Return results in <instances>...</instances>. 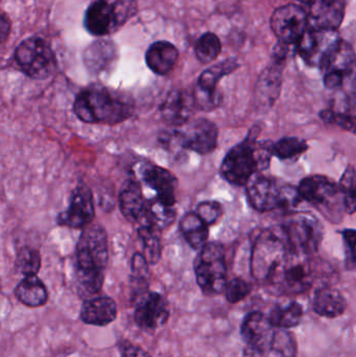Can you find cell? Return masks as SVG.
I'll return each mask as SVG.
<instances>
[{
  "label": "cell",
  "mask_w": 356,
  "mask_h": 357,
  "mask_svg": "<svg viewBox=\"0 0 356 357\" xmlns=\"http://www.w3.org/2000/svg\"><path fill=\"white\" fill-rule=\"evenodd\" d=\"M196 282L205 296H217L225 291L227 266L225 250L217 243H207L194 261Z\"/></svg>",
  "instance_id": "9c48e42d"
},
{
  "label": "cell",
  "mask_w": 356,
  "mask_h": 357,
  "mask_svg": "<svg viewBox=\"0 0 356 357\" xmlns=\"http://www.w3.org/2000/svg\"><path fill=\"white\" fill-rule=\"evenodd\" d=\"M286 62L272 59L271 64L263 71L256 84V98L259 106L270 108L281 91L282 73Z\"/></svg>",
  "instance_id": "603a6c76"
},
{
  "label": "cell",
  "mask_w": 356,
  "mask_h": 357,
  "mask_svg": "<svg viewBox=\"0 0 356 357\" xmlns=\"http://www.w3.org/2000/svg\"><path fill=\"white\" fill-rule=\"evenodd\" d=\"M281 234L291 253L311 256L319 250L323 239V225L314 214L297 212L286 216Z\"/></svg>",
  "instance_id": "52a82bcc"
},
{
  "label": "cell",
  "mask_w": 356,
  "mask_h": 357,
  "mask_svg": "<svg viewBox=\"0 0 356 357\" xmlns=\"http://www.w3.org/2000/svg\"><path fill=\"white\" fill-rule=\"evenodd\" d=\"M10 31H12V21L8 15L2 10L1 16H0V37H1L2 45L10 37Z\"/></svg>",
  "instance_id": "ee69618b"
},
{
  "label": "cell",
  "mask_w": 356,
  "mask_h": 357,
  "mask_svg": "<svg viewBox=\"0 0 356 357\" xmlns=\"http://www.w3.org/2000/svg\"><path fill=\"white\" fill-rule=\"evenodd\" d=\"M298 190L302 201L307 202L319 209L330 208L339 202V199L342 201L339 184L324 176H309L303 178L299 184Z\"/></svg>",
  "instance_id": "ffe728a7"
},
{
  "label": "cell",
  "mask_w": 356,
  "mask_h": 357,
  "mask_svg": "<svg viewBox=\"0 0 356 357\" xmlns=\"http://www.w3.org/2000/svg\"><path fill=\"white\" fill-rule=\"evenodd\" d=\"M194 108H196L194 92L186 90H173L169 92L160 107L163 121L173 127H182L189 121Z\"/></svg>",
  "instance_id": "7402d4cb"
},
{
  "label": "cell",
  "mask_w": 356,
  "mask_h": 357,
  "mask_svg": "<svg viewBox=\"0 0 356 357\" xmlns=\"http://www.w3.org/2000/svg\"><path fill=\"white\" fill-rule=\"evenodd\" d=\"M272 351L279 354L281 357H297L298 344H297L296 337L288 329H276Z\"/></svg>",
  "instance_id": "f35d334b"
},
{
  "label": "cell",
  "mask_w": 356,
  "mask_h": 357,
  "mask_svg": "<svg viewBox=\"0 0 356 357\" xmlns=\"http://www.w3.org/2000/svg\"><path fill=\"white\" fill-rule=\"evenodd\" d=\"M307 142L299 137H284L272 144L273 156L284 161L296 160L307 152Z\"/></svg>",
  "instance_id": "d590c367"
},
{
  "label": "cell",
  "mask_w": 356,
  "mask_h": 357,
  "mask_svg": "<svg viewBox=\"0 0 356 357\" xmlns=\"http://www.w3.org/2000/svg\"><path fill=\"white\" fill-rule=\"evenodd\" d=\"M18 68L33 79H46L56 73L58 62L49 42L42 37L31 36L23 40L14 52Z\"/></svg>",
  "instance_id": "ba28073f"
},
{
  "label": "cell",
  "mask_w": 356,
  "mask_h": 357,
  "mask_svg": "<svg viewBox=\"0 0 356 357\" xmlns=\"http://www.w3.org/2000/svg\"><path fill=\"white\" fill-rule=\"evenodd\" d=\"M171 317L167 299L155 291H148L135 302L134 321L140 329L156 331L164 326Z\"/></svg>",
  "instance_id": "ac0fdd59"
},
{
  "label": "cell",
  "mask_w": 356,
  "mask_h": 357,
  "mask_svg": "<svg viewBox=\"0 0 356 357\" xmlns=\"http://www.w3.org/2000/svg\"><path fill=\"white\" fill-rule=\"evenodd\" d=\"M341 195H342L343 208L347 213L356 212V169L348 167L343 174L340 183Z\"/></svg>",
  "instance_id": "74e56055"
},
{
  "label": "cell",
  "mask_w": 356,
  "mask_h": 357,
  "mask_svg": "<svg viewBox=\"0 0 356 357\" xmlns=\"http://www.w3.org/2000/svg\"><path fill=\"white\" fill-rule=\"evenodd\" d=\"M139 176L148 186L156 191L158 197L175 205L178 180L171 172L152 163H144L140 167Z\"/></svg>",
  "instance_id": "d4e9b609"
},
{
  "label": "cell",
  "mask_w": 356,
  "mask_h": 357,
  "mask_svg": "<svg viewBox=\"0 0 356 357\" xmlns=\"http://www.w3.org/2000/svg\"><path fill=\"white\" fill-rule=\"evenodd\" d=\"M14 294L18 301L27 307H42L48 301L47 289L37 276L24 277L15 287Z\"/></svg>",
  "instance_id": "f546056e"
},
{
  "label": "cell",
  "mask_w": 356,
  "mask_h": 357,
  "mask_svg": "<svg viewBox=\"0 0 356 357\" xmlns=\"http://www.w3.org/2000/svg\"><path fill=\"white\" fill-rule=\"evenodd\" d=\"M148 260L144 254H134L131 266V285L133 301H137L141 296L148 291L150 270Z\"/></svg>",
  "instance_id": "d6a6232c"
},
{
  "label": "cell",
  "mask_w": 356,
  "mask_h": 357,
  "mask_svg": "<svg viewBox=\"0 0 356 357\" xmlns=\"http://www.w3.org/2000/svg\"><path fill=\"white\" fill-rule=\"evenodd\" d=\"M176 216L175 205L157 197L146 202L140 226H152L161 231L171 227L175 222Z\"/></svg>",
  "instance_id": "f1b7e54d"
},
{
  "label": "cell",
  "mask_w": 356,
  "mask_h": 357,
  "mask_svg": "<svg viewBox=\"0 0 356 357\" xmlns=\"http://www.w3.org/2000/svg\"><path fill=\"white\" fill-rule=\"evenodd\" d=\"M309 17V27L339 31L345 14L346 0H293Z\"/></svg>",
  "instance_id": "e0dca14e"
},
{
  "label": "cell",
  "mask_w": 356,
  "mask_h": 357,
  "mask_svg": "<svg viewBox=\"0 0 356 357\" xmlns=\"http://www.w3.org/2000/svg\"><path fill=\"white\" fill-rule=\"evenodd\" d=\"M323 73L324 85L328 89H339L355 75L356 54L353 45L342 40L320 68Z\"/></svg>",
  "instance_id": "2e32d148"
},
{
  "label": "cell",
  "mask_w": 356,
  "mask_h": 357,
  "mask_svg": "<svg viewBox=\"0 0 356 357\" xmlns=\"http://www.w3.org/2000/svg\"><path fill=\"white\" fill-rule=\"evenodd\" d=\"M208 227L196 212H188L180 222V230L184 238L196 250H202L207 245Z\"/></svg>",
  "instance_id": "4dcf8cb0"
},
{
  "label": "cell",
  "mask_w": 356,
  "mask_h": 357,
  "mask_svg": "<svg viewBox=\"0 0 356 357\" xmlns=\"http://www.w3.org/2000/svg\"><path fill=\"white\" fill-rule=\"evenodd\" d=\"M73 111L84 123L113 126L133 115L134 102L125 94L93 84L77 94Z\"/></svg>",
  "instance_id": "7a4b0ae2"
},
{
  "label": "cell",
  "mask_w": 356,
  "mask_h": 357,
  "mask_svg": "<svg viewBox=\"0 0 356 357\" xmlns=\"http://www.w3.org/2000/svg\"><path fill=\"white\" fill-rule=\"evenodd\" d=\"M276 329L263 312H249L240 325V335L246 344L242 356L265 357L272 352Z\"/></svg>",
  "instance_id": "8fae6325"
},
{
  "label": "cell",
  "mask_w": 356,
  "mask_h": 357,
  "mask_svg": "<svg viewBox=\"0 0 356 357\" xmlns=\"http://www.w3.org/2000/svg\"><path fill=\"white\" fill-rule=\"evenodd\" d=\"M342 40L336 29L309 27L296 44V52L307 66L320 69Z\"/></svg>",
  "instance_id": "4fadbf2b"
},
{
  "label": "cell",
  "mask_w": 356,
  "mask_h": 357,
  "mask_svg": "<svg viewBox=\"0 0 356 357\" xmlns=\"http://www.w3.org/2000/svg\"><path fill=\"white\" fill-rule=\"evenodd\" d=\"M196 212L208 226H211L221 218L223 214V208L217 202H203L199 204Z\"/></svg>",
  "instance_id": "b9f144b4"
},
{
  "label": "cell",
  "mask_w": 356,
  "mask_h": 357,
  "mask_svg": "<svg viewBox=\"0 0 356 357\" xmlns=\"http://www.w3.org/2000/svg\"><path fill=\"white\" fill-rule=\"evenodd\" d=\"M240 66L238 59L229 58L203 71L194 91L196 108L204 111L217 109L222 102V94L217 90L219 81L238 70Z\"/></svg>",
  "instance_id": "7c38bea8"
},
{
  "label": "cell",
  "mask_w": 356,
  "mask_h": 357,
  "mask_svg": "<svg viewBox=\"0 0 356 357\" xmlns=\"http://www.w3.org/2000/svg\"><path fill=\"white\" fill-rule=\"evenodd\" d=\"M138 234L144 243V255L148 264H158L162 253L160 230L152 226H140Z\"/></svg>",
  "instance_id": "e575fe53"
},
{
  "label": "cell",
  "mask_w": 356,
  "mask_h": 357,
  "mask_svg": "<svg viewBox=\"0 0 356 357\" xmlns=\"http://www.w3.org/2000/svg\"><path fill=\"white\" fill-rule=\"evenodd\" d=\"M291 251L282 234L272 230L259 233L253 243L251 272L261 284L271 276L278 266L290 255Z\"/></svg>",
  "instance_id": "30bf717a"
},
{
  "label": "cell",
  "mask_w": 356,
  "mask_h": 357,
  "mask_svg": "<svg viewBox=\"0 0 356 357\" xmlns=\"http://www.w3.org/2000/svg\"><path fill=\"white\" fill-rule=\"evenodd\" d=\"M94 214L91 190L87 185L79 184L71 195L69 207L59 214L56 222L67 228H86L91 225Z\"/></svg>",
  "instance_id": "d6986e66"
},
{
  "label": "cell",
  "mask_w": 356,
  "mask_h": 357,
  "mask_svg": "<svg viewBox=\"0 0 356 357\" xmlns=\"http://www.w3.org/2000/svg\"><path fill=\"white\" fill-rule=\"evenodd\" d=\"M180 52L177 46L167 40L154 42L146 52L148 68L158 75H167L175 68Z\"/></svg>",
  "instance_id": "484cf974"
},
{
  "label": "cell",
  "mask_w": 356,
  "mask_h": 357,
  "mask_svg": "<svg viewBox=\"0 0 356 357\" xmlns=\"http://www.w3.org/2000/svg\"><path fill=\"white\" fill-rule=\"evenodd\" d=\"M320 115L325 123L338 126L345 131L350 132L356 135V115L336 112L330 109L322 111Z\"/></svg>",
  "instance_id": "60d3db41"
},
{
  "label": "cell",
  "mask_w": 356,
  "mask_h": 357,
  "mask_svg": "<svg viewBox=\"0 0 356 357\" xmlns=\"http://www.w3.org/2000/svg\"><path fill=\"white\" fill-rule=\"evenodd\" d=\"M121 357H153L146 350L142 349L139 346L127 344L121 349Z\"/></svg>",
  "instance_id": "f6af8a7d"
},
{
  "label": "cell",
  "mask_w": 356,
  "mask_h": 357,
  "mask_svg": "<svg viewBox=\"0 0 356 357\" xmlns=\"http://www.w3.org/2000/svg\"><path fill=\"white\" fill-rule=\"evenodd\" d=\"M146 202L142 197L141 187L136 180L127 182L119 195L121 213L132 222H141Z\"/></svg>",
  "instance_id": "83f0119b"
},
{
  "label": "cell",
  "mask_w": 356,
  "mask_h": 357,
  "mask_svg": "<svg viewBox=\"0 0 356 357\" xmlns=\"http://www.w3.org/2000/svg\"><path fill=\"white\" fill-rule=\"evenodd\" d=\"M346 255V268H356V229H345L342 232Z\"/></svg>",
  "instance_id": "7bdbcfd3"
},
{
  "label": "cell",
  "mask_w": 356,
  "mask_h": 357,
  "mask_svg": "<svg viewBox=\"0 0 356 357\" xmlns=\"http://www.w3.org/2000/svg\"><path fill=\"white\" fill-rule=\"evenodd\" d=\"M259 128L249 132L244 142L232 148L224 158L221 174L230 184L246 186L257 172L263 171L259 157Z\"/></svg>",
  "instance_id": "5b68a950"
},
{
  "label": "cell",
  "mask_w": 356,
  "mask_h": 357,
  "mask_svg": "<svg viewBox=\"0 0 356 357\" xmlns=\"http://www.w3.org/2000/svg\"><path fill=\"white\" fill-rule=\"evenodd\" d=\"M139 12L137 0H93L83 24L89 35L105 38L117 33Z\"/></svg>",
  "instance_id": "3957f363"
},
{
  "label": "cell",
  "mask_w": 356,
  "mask_h": 357,
  "mask_svg": "<svg viewBox=\"0 0 356 357\" xmlns=\"http://www.w3.org/2000/svg\"><path fill=\"white\" fill-rule=\"evenodd\" d=\"M345 298L334 287H322L315 291L313 298V310L318 316L334 319L346 312Z\"/></svg>",
  "instance_id": "4316f807"
},
{
  "label": "cell",
  "mask_w": 356,
  "mask_h": 357,
  "mask_svg": "<svg viewBox=\"0 0 356 357\" xmlns=\"http://www.w3.org/2000/svg\"><path fill=\"white\" fill-rule=\"evenodd\" d=\"M117 304L112 298H90L82 304L79 319L82 322L92 326L105 327L114 322L117 318Z\"/></svg>",
  "instance_id": "cb8c5ba5"
},
{
  "label": "cell",
  "mask_w": 356,
  "mask_h": 357,
  "mask_svg": "<svg viewBox=\"0 0 356 357\" xmlns=\"http://www.w3.org/2000/svg\"><path fill=\"white\" fill-rule=\"evenodd\" d=\"M249 203L259 212L290 209L302 201L298 187L265 176L255 175L247 184Z\"/></svg>",
  "instance_id": "8992f818"
},
{
  "label": "cell",
  "mask_w": 356,
  "mask_h": 357,
  "mask_svg": "<svg viewBox=\"0 0 356 357\" xmlns=\"http://www.w3.org/2000/svg\"><path fill=\"white\" fill-rule=\"evenodd\" d=\"M15 268L23 276H37L41 268V255L33 248L23 247L17 253Z\"/></svg>",
  "instance_id": "8d00e7d4"
},
{
  "label": "cell",
  "mask_w": 356,
  "mask_h": 357,
  "mask_svg": "<svg viewBox=\"0 0 356 357\" xmlns=\"http://www.w3.org/2000/svg\"><path fill=\"white\" fill-rule=\"evenodd\" d=\"M252 291L250 283L242 278H234L226 285L225 297L229 303L236 304L248 297Z\"/></svg>",
  "instance_id": "ab89813d"
},
{
  "label": "cell",
  "mask_w": 356,
  "mask_h": 357,
  "mask_svg": "<svg viewBox=\"0 0 356 357\" xmlns=\"http://www.w3.org/2000/svg\"><path fill=\"white\" fill-rule=\"evenodd\" d=\"M270 24L278 41L296 45L309 29V21L305 10L292 2L276 8L272 14Z\"/></svg>",
  "instance_id": "9a60e30c"
},
{
  "label": "cell",
  "mask_w": 356,
  "mask_h": 357,
  "mask_svg": "<svg viewBox=\"0 0 356 357\" xmlns=\"http://www.w3.org/2000/svg\"><path fill=\"white\" fill-rule=\"evenodd\" d=\"M108 260L106 230L100 225L86 227L75 249V289L79 297L87 300L100 293Z\"/></svg>",
  "instance_id": "6da1fadb"
},
{
  "label": "cell",
  "mask_w": 356,
  "mask_h": 357,
  "mask_svg": "<svg viewBox=\"0 0 356 357\" xmlns=\"http://www.w3.org/2000/svg\"><path fill=\"white\" fill-rule=\"evenodd\" d=\"M194 48L196 59L203 64H209L219 58L223 45L221 39L215 33L207 31L198 38Z\"/></svg>",
  "instance_id": "836d02e7"
},
{
  "label": "cell",
  "mask_w": 356,
  "mask_h": 357,
  "mask_svg": "<svg viewBox=\"0 0 356 357\" xmlns=\"http://www.w3.org/2000/svg\"><path fill=\"white\" fill-rule=\"evenodd\" d=\"M316 275L317 268L311 256L290 253L272 273L265 285L278 295H300L313 287Z\"/></svg>",
  "instance_id": "277c9868"
},
{
  "label": "cell",
  "mask_w": 356,
  "mask_h": 357,
  "mask_svg": "<svg viewBox=\"0 0 356 357\" xmlns=\"http://www.w3.org/2000/svg\"><path fill=\"white\" fill-rule=\"evenodd\" d=\"M118 58V46L112 40L104 38L92 42L83 52L84 65L93 75L110 73L116 66Z\"/></svg>",
  "instance_id": "44dd1931"
},
{
  "label": "cell",
  "mask_w": 356,
  "mask_h": 357,
  "mask_svg": "<svg viewBox=\"0 0 356 357\" xmlns=\"http://www.w3.org/2000/svg\"><path fill=\"white\" fill-rule=\"evenodd\" d=\"M353 100H355V105H356V71H355V79H353Z\"/></svg>",
  "instance_id": "bcb514c9"
},
{
  "label": "cell",
  "mask_w": 356,
  "mask_h": 357,
  "mask_svg": "<svg viewBox=\"0 0 356 357\" xmlns=\"http://www.w3.org/2000/svg\"><path fill=\"white\" fill-rule=\"evenodd\" d=\"M176 144L200 155L212 153L217 149L219 129L212 121L206 119L189 121L176 130L173 134Z\"/></svg>",
  "instance_id": "5bb4252c"
},
{
  "label": "cell",
  "mask_w": 356,
  "mask_h": 357,
  "mask_svg": "<svg viewBox=\"0 0 356 357\" xmlns=\"http://www.w3.org/2000/svg\"><path fill=\"white\" fill-rule=\"evenodd\" d=\"M303 307L298 302L277 305L270 312V321L276 328L290 329L298 326L303 318Z\"/></svg>",
  "instance_id": "1f68e13d"
}]
</instances>
